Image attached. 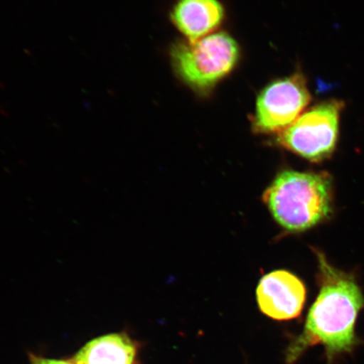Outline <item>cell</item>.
<instances>
[{
	"mask_svg": "<svg viewBox=\"0 0 364 364\" xmlns=\"http://www.w3.org/2000/svg\"><path fill=\"white\" fill-rule=\"evenodd\" d=\"M321 290L308 313L304 330L290 344L287 358L294 363L314 346L325 349L332 364L358 344L356 323L364 307V296L353 277L331 266L318 255Z\"/></svg>",
	"mask_w": 364,
	"mask_h": 364,
	"instance_id": "cell-1",
	"label": "cell"
},
{
	"mask_svg": "<svg viewBox=\"0 0 364 364\" xmlns=\"http://www.w3.org/2000/svg\"><path fill=\"white\" fill-rule=\"evenodd\" d=\"M273 218L284 229L304 231L329 217L332 188L329 176L284 171L263 196Z\"/></svg>",
	"mask_w": 364,
	"mask_h": 364,
	"instance_id": "cell-2",
	"label": "cell"
},
{
	"mask_svg": "<svg viewBox=\"0 0 364 364\" xmlns=\"http://www.w3.org/2000/svg\"><path fill=\"white\" fill-rule=\"evenodd\" d=\"M176 74L196 92L208 93L233 71L240 58L237 43L225 33L177 42L171 48Z\"/></svg>",
	"mask_w": 364,
	"mask_h": 364,
	"instance_id": "cell-3",
	"label": "cell"
},
{
	"mask_svg": "<svg viewBox=\"0 0 364 364\" xmlns=\"http://www.w3.org/2000/svg\"><path fill=\"white\" fill-rule=\"evenodd\" d=\"M343 107L344 102L338 100L316 104L280 132L277 142L309 161H324L334 152L338 143Z\"/></svg>",
	"mask_w": 364,
	"mask_h": 364,
	"instance_id": "cell-4",
	"label": "cell"
},
{
	"mask_svg": "<svg viewBox=\"0 0 364 364\" xmlns=\"http://www.w3.org/2000/svg\"><path fill=\"white\" fill-rule=\"evenodd\" d=\"M311 101L307 81L300 73L272 82L259 94L252 127L258 134L284 130Z\"/></svg>",
	"mask_w": 364,
	"mask_h": 364,
	"instance_id": "cell-5",
	"label": "cell"
},
{
	"mask_svg": "<svg viewBox=\"0 0 364 364\" xmlns=\"http://www.w3.org/2000/svg\"><path fill=\"white\" fill-rule=\"evenodd\" d=\"M261 311L274 320L298 317L306 299V290L297 277L286 271H275L264 276L257 290Z\"/></svg>",
	"mask_w": 364,
	"mask_h": 364,
	"instance_id": "cell-6",
	"label": "cell"
},
{
	"mask_svg": "<svg viewBox=\"0 0 364 364\" xmlns=\"http://www.w3.org/2000/svg\"><path fill=\"white\" fill-rule=\"evenodd\" d=\"M171 18L188 41L195 42L221 25L225 10L218 0H178L172 9Z\"/></svg>",
	"mask_w": 364,
	"mask_h": 364,
	"instance_id": "cell-7",
	"label": "cell"
},
{
	"mask_svg": "<svg viewBox=\"0 0 364 364\" xmlns=\"http://www.w3.org/2000/svg\"><path fill=\"white\" fill-rule=\"evenodd\" d=\"M135 345L124 334H111L90 341L76 354V364H134Z\"/></svg>",
	"mask_w": 364,
	"mask_h": 364,
	"instance_id": "cell-8",
	"label": "cell"
},
{
	"mask_svg": "<svg viewBox=\"0 0 364 364\" xmlns=\"http://www.w3.org/2000/svg\"><path fill=\"white\" fill-rule=\"evenodd\" d=\"M33 364H76L75 362L55 360V359H47L35 358L33 359Z\"/></svg>",
	"mask_w": 364,
	"mask_h": 364,
	"instance_id": "cell-9",
	"label": "cell"
}]
</instances>
